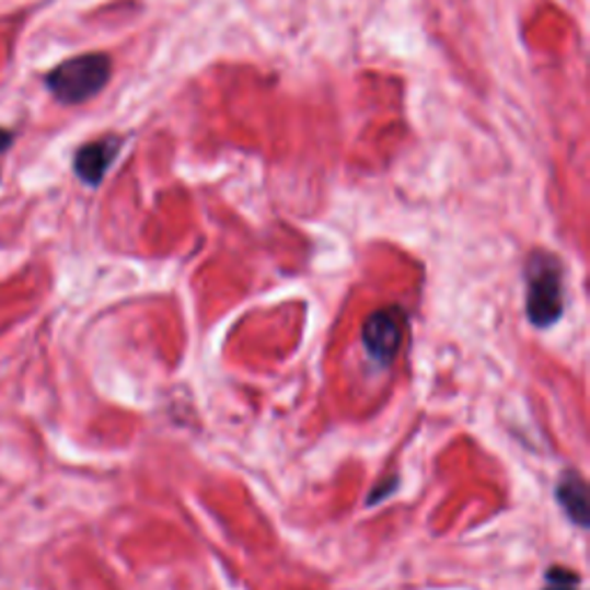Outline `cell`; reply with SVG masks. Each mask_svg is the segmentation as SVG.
I'll list each match as a JSON object with an SVG mask.
<instances>
[{"label": "cell", "instance_id": "cell-1", "mask_svg": "<svg viewBox=\"0 0 590 590\" xmlns=\"http://www.w3.org/2000/svg\"><path fill=\"white\" fill-rule=\"evenodd\" d=\"M523 277H527V316L531 325L540 331L556 325L565 312V268L560 258L546 250H533Z\"/></svg>", "mask_w": 590, "mask_h": 590}, {"label": "cell", "instance_id": "cell-2", "mask_svg": "<svg viewBox=\"0 0 590 590\" xmlns=\"http://www.w3.org/2000/svg\"><path fill=\"white\" fill-rule=\"evenodd\" d=\"M112 79V58L83 54L60 62L47 74V89L62 104H81L95 97Z\"/></svg>", "mask_w": 590, "mask_h": 590}, {"label": "cell", "instance_id": "cell-3", "mask_svg": "<svg viewBox=\"0 0 590 590\" xmlns=\"http://www.w3.org/2000/svg\"><path fill=\"white\" fill-rule=\"evenodd\" d=\"M406 333V312L400 304H387L371 312L362 323V346L371 362L390 367L397 358Z\"/></svg>", "mask_w": 590, "mask_h": 590}, {"label": "cell", "instance_id": "cell-4", "mask_svg": "<svg viewBox=\"0 0 590 590\" xmlns=\"http://www.w3.org/2000/svg\"><path fill=\"white\" fill-rule=\"evenodd\" d=\"M120 148H123V139L114 135L95 139L91 143H83L74 155V171L79 181H83L91 187H97L104 181L108 169H112V164L116 162Z\"/></svg>", "mask_w": 590, "mask_h": 590}, {"label": "cell", "instance_id": "cell-5", "mask_svg": "<svg viewBox=\"0 0 590 590\" xmlns=\"http://www.w3.org/2000/svg\"><path fill=\"white\" fill-rule=\"evenodd\" d=\"M556 500L563 508L575 527L588 529L590 527V498H588V485L579 475V471L567 468L560 473L556 483Z\"/></svg>", "mask_w": 590, "mask_h": 590}, {"label": "cell", "instance_id": "cell-6", "mask_svg": "<svg viewBox=\"0 0 590 590\" xmlns=\"http://www.w3.org/2000/svg\"><path fill=\"white\" fill-rule=\"evenodd\" d=\"M579 586L581 575L570 570V567L552 565L549 570L544 572V590H579Z\"/></svg>", "mask_w": 590, "mask_h": 590}, {"label": "cell", "instance_id": "cell-7", "mask_svg": "<svg viewBox=\"0 0 590 590\" xmlns=\"http://www.w3.org/2000/svg\"><path fill=\"white\" fill-rule=\"evenodd\" d=\"M397 487H400V475H392L390 479L385 477L383 483H379V485L374 487V491H371V494L367 496V506H371V508L379 506V502H383L387 496L395 494Z\"/></svg>", "mask_w": 590, "mask_h": 590}, {"label": "cell", "instance_id": "cell-8", "mask_svg": "<svg viewBox=\"0 0 590 590\" xmlns=\"http://www.w3.org/2000/svg\"><path fill=\"white\" fill-rule=\"evenodd\" d=\"M14 143V135L10 132V129H3L0 127V155H3V152H8V148Z\"/></svg>", "mask_w": 590, "mask_h": 590}]
</instances>
